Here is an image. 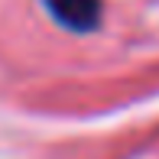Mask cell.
I'll return each instance as SVG.
<instances>
[{
    "instance_id": "6da1fadb",
    "label": "cell",
    "mask_w": 159,
    "mask_h": 159,
    "mask_svg": "<svg viewBox=\"0 0 159 159\" xmlns=\"http://www.w3.org/2000/svg\"><path fill=\"white\" fill-rule=\"evenodd\" d=\"M52 16L68 30H94L101 20V0H46Z\"/></svg>"
}]
</instances>
